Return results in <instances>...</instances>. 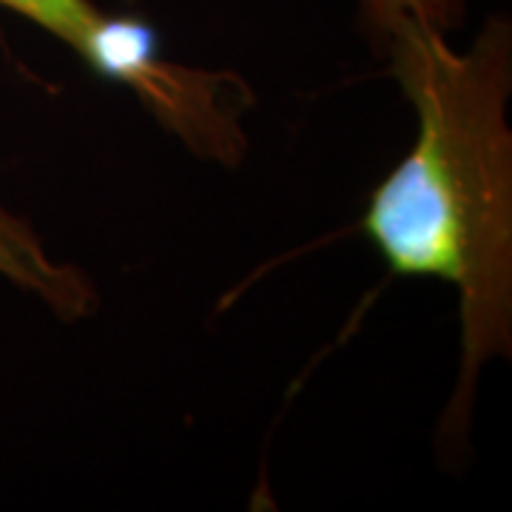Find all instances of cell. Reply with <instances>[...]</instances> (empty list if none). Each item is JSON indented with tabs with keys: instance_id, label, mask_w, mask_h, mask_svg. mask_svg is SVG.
<instances>
[{
	"instance_id": "obj_1",
	"label": "cell",
	"mask_w": 512,
	"mask_h": 512,
	"mask_svg": "<svg viewBox=\"0 0 512 512\" xmlns=\"http://www.w3.org/2000/svg\"><path fill=\"white\" fill-rule=\"evenodd\" d=\"M393 74L419 114L413 151L384 180L365 234L402 276L458 293L461 376L450 424L470 413L481 367L512 348V35L490 20L467 52L444 29L404 20L387 37Z\"/></svg>"
},
{
	"instance_id": "obj_3",
	"label": "cell",
	"mask_w": 512,
	"mask_h": 512,
	"mask_svg": "<svg viewBox=\"0 0 512 512\" xmlns=\"http://www.w3.org/2000/svg\"><path fill=\"white\" fill-rule=\"evenodd\" d=\"M0 276L35 293L60 319H83L92 311V282L72 265L52 259L35 231L6 208H0Z\"/></svg>"
},
{
	"instance_id": "obj_4",
	"label": "cell",
	"mask_w": 512,
	"mask_h": 512,
	"mask_svg": "<svg viewBox=\"0 0 512 512\" xmlns=\"http://www.w3.org/2000/svg\"><path fill=\"white\" fill-rule=\"evenodd\" d=\"M362 15L384 40L404 20H427L447 32L461 18V0H362Z\"/></svg>"
},
{
	"instance_id": "obj_2",
	"label": "cell",
	"mask_w": 512,
	"mask_h": 512,
	"mask_svg": "<svg viewBox=\"0 0 512 512\" xmlns=\"http://www.w3.org/2000/svg\"><path fill=\"white\" fill-rule=\"evenodd\" d=\"M0 6L69 43L100 74L131 83L188 140L202 148L231 140L228 117L208 103L214 97L208 77L157 63L151 35L140 23L109 18L92 0H0Z\"/></svg>"
}]
</instances>
